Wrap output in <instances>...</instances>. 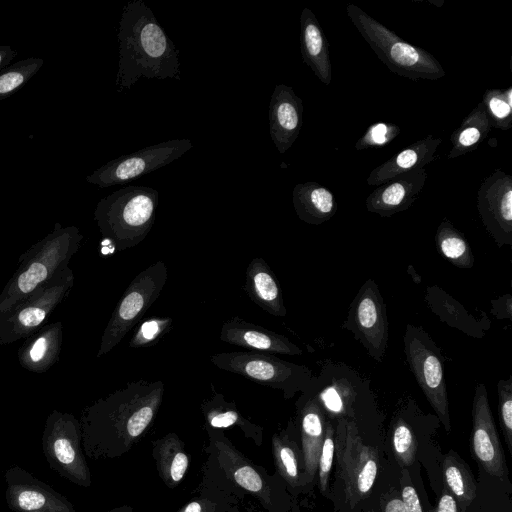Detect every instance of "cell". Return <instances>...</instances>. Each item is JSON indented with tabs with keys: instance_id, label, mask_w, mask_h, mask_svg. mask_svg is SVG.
I'll use <instances>...</instances> for the list:
<instances>
[{
	"instance_id": "1",
	"label": "cell",
	"mask_w": 512,
	"mask_h": 512,
	"mask_svg": "<svg viewBox=\"0 0 512 512\" xmlns=\"http://www.w3.org/2000/svg\"><path fill=\"white\" fill-rule=\"evenodd\" d=\"M117 39V92L131 89L141 78L181 79L180 51L143 0H130L124 5Z\"/></svg>"
},
{
	"instance_id": "2",
	"label": "cell",
	"mask_w": 512,
	"mask_h": 512,
	"mask_svg": "<svg viewBox=\"0 0 512 512\" xmlns=\"http://www.w3.org/2000/svg\"><path fill=\"white\" fill-rule=\"evenodd\" d=\"M82 240L83 234L76 226L55 223L50 233L23 252L15 272L0 293V316L69 267Z\"/></svg>"
},
{
	"instance_id": "3",
	"label": "cell",
	"mask_w": 512,
	"mask_h": 512,
	"mask_svg": "<svg viewBox=\"0 0 512 512\" xmlns=\"http://www.w3.org/2000/svg\"><path fill=\"white\" fill-rule=\"evenodd\" d=\"M159 192L148 186L129 185L99 200L94 220L101 235L117 251L140 244L156 219Z\"/></svg>"
},
{
	"instance_id": "4",
	"label": "cell",
	"mask_w": 512,
	"mask_h": 512,
	"mask_svg": "<svg viewBox=\"0 0 512 512\" xmlns=\"http://www.w3.org/2000/svg\"><path fill=\"white\" fill-rule=\"evenodd\" d=\"M346 12L364 40L388 69L410 80H438L445 75L439 61L376 21L360 7L348 4Z\"/></svg>"
},
{
	"instance_id": "5",
	"label": "cell",
	"mask_w": 512,
	"mask_h": 512,
	"mask_svg": "<svg viewBox=\"0 0 512 512\" xmlns=\"http://www.w3.org/2000/svg\"><path fill=\"white\" fill-rule=\"evenodd\" d=\"M212 364L253 382L280 389L286 397L304 392L314 374L305 365L285 361L269 353L235 351L213 354Z\"/></svg>"
},
{
	"instance_id": "6",
	"label": "cell",
	"mask_w": 512,
	"mask_h": 512,
	"mask_svg": "<svg viewBox=\"0 0 512 512\" xmlns=\"http://www.w3.org/2000/svg\"><path fill=\"white\" fill-rule=\"evenodd\" d=\"M168 276L159 260L145 268L128 285L103 331L97 357L115 348L160 296Z\"/></svg>"
},
{
	"instance_id": "7",
	"label": "cell",
	"mask_w": 512,
	"mask_h": 512,
	"mask_svg": "<svg viewBox=\"0 0 512 512\" xmlns=\"http://www.w3.org/2000/svg\"><path fill=\"white\" fill-rule=\"evenodd\" d=\"M404 353L411 372L438 420L451 431L449 400L443 369V356L429 334L421 327L407 324Z\"/></svg>"
},
{
	"instance_id": "8",
	"label": "cell",
	"mask_w": 512,
	"mask_h": 512,
	"mask_svg": "<svg viewBox=\"0 0 512 512\" xmlns=\"http://www.w3.org/2000/svg\"><path fill=\"white\" fill-rule=\"evenodd\" d=\"M335 451L346 501L354 506L370 492L378 473L376 448L364 444L355 420H336Z\"/></svg>"
},
{
	"instance_id": "9",
	"label": "cell",
	"mask_w": 512,
	"mask_h": 512,
	"mask_svg": "<svg viewBox=\"0 0 512 512\" xmlns=\"http://www.w3.org/2000/svg\"><path fill=\"white\" fill-rule=\"evenodd\" d=\"M75 276L70 267L54 276L9 312L0 316V344L26 339L44 326L56 307L66 299Z\"/></svg>"
},
{
	"instance_id": "10",
	"label": "cell",
	"mask_w": 512,
	"mask_h": 512,
	"mask_svg": "<svg viewBox=\"0 0 512 512\" xmlns=\"http://www.w3.org/2000/svg\"><path fill=\"white\" fill-rule=\"evenodd\" d=\"M370 381L344 363H325L303 392L313 397L325 416L355 420V409L363 396L370 394Z\"/></svg>"
},
{
	"instance_id": "11",
	"label": "cell",
	"mask_w": 512,
	"mask_h": 512,
	"mask_svg": "<svg viewBox=\"0 0 512 512\" xmlns=\"http://www.w3.org/2000/svg\"><path fill=\"white\" fill-rule=\"evenodd\" d=\"M342 327L353 334L368 356L382 363L389 339L387 308L373 279H367L360 287Z\"/></svg>"
},
{
	"instance_id": "12",
	"label": "cell",
	"mask_w": 512,
	"mask_h": 512,
	"mask_svg": "<svg viewBox=\"0 0 512 512\" xmlns=\"http://www.w3.org/2000/svg\"><path fill=\"white\" fill-rule=\"evenodd\" d=\"M192 147L187 138L153 144L110 160L88 175L86 181L100 188L123 184L172 163Z\"/></svg>"
},
{
	"instance_id": "13",
	"label": "cell",
	"mask_w": 512,
	"mask_h": 512,
	"mask_svg": "<svg viewBox=\"0 0 512 512\" xmlns=\"http://www.w3.org/2000/svg\"><path fill=\"white\" fill-rule=\"evenodd\" d=\"M481 221L498 248L512 245V177L496 169L477 192Z\"/></svg>"
},
{
	"instance_id": "14",
	"label": "cell",
	"mask_w": 512,
	"mask_h": 512,
	"mask_svg": "<svg viewBox=\"0 0 512 512\" xmlns=\"http://www.w3.org/2000/svg\"><path fill=\"white\" fill-rule=\"evenodd\" d=\"M471 452L488 474L499 478L504 476L505 457L483 383L476 385L472 401Z\"/></svg>"
},
{
	"instance_id": "15",
	"label": "cell",
	"mask_w": 512,
	"mask_h": 512,
	"mask_svg": "<svg viewBox=\"0 0 512 512\" xmlns=\"http://www.w3.org/2000/svg\"><path fill=\"white\" fill-rule=\"evenodd\" d=\"M427 176L423 167L391 178L370 193L366 199L367 210L381 217L407 210L420 196Z\"/></svg>"
},
{
	"instance_id": "16",
	"label": "cell",
	"mask_w": 512,
	"mask_h": 512,
	"mask_svg": "<svg viewBox=\"0 0 512 512\" xmlns=\"http://www.w3.org/2000/svg\"><path fill=\"white\" fill-rule=\"evenodd\" d=\"M269 133L279 153L296 141L303 125V102L293 88L276 85L268 108Z\"/></svg>"
},
{
	"instance_id": "17",
	"label": "cell",
	"mask_w": 512,
	"mask_h": 512,
	"mask_svg": "<svg viewBox=\"0 0 512 512\" xmlns=\"http://www.w3.org/2000/svg\"><path fill=\"white\" fill-rule=\"evenodd\" d=\"M220 340L255 352L297 356L302 349L284 335L234 316L223 323Z\"/></svg>"
},
{
	"instance_id": "18",
	"label": "cell",
	"mask_w": 512,
	"mask_h": 512,
	"mask_svg": "<svg viewBox=\"0 0 512 512\" xmlns=\"http://www.w3.org/2000/svg\"><path fill=\"white\" fill-rule=\"evenodd\" d=\"M62 343L63 324H46L25 339L17 352L18 361L29 372L44 373L58 361Z\"/></svg>"
},
{
	"instance_id": "19",
	"label": "cell",
	"mask_w": 512,
	"mask_h": 512,
	"mask_svg": "<svg viewBox=\"0 0 512 512\" xmlns=\"http://www.w3.org/2000/svg\"><path fill=\"white\" fill-rule=\"evenodd\" d=\"M243 288L248 297L267 313L277 317L287 315L279 282L263 258L255 257L249 262Z\"/></svg>"
},
{
	"instance_id": "20",
	"label": "cell",
	"mask_w": 512,
	"mask_h": 512,
	"mask_svg": "<svg viewBox=\"0 0 512 512\" xmlns=\"http://www.w3.org/2000/svg\"><path fill=\"white\" fill-rule=\"evenodd\" d=\"M300 52L303 62L325 85L331 83L329 42L315 16L304 8L300 16Z\"/></svg>"
},
{
	"instance_id": "21",
	"label": "cell",
	"mask_w": 512,
	"mask_h": 512,
	"mask_svg": "<svg viewBox=\"0 0 512 512\" xmlns=\"http://www.w3.org/2000/svg\"><path fill=\"white\" fill-rule=\"evenodd\" d=\"M441 143L442 139L432 135L414 142L375 167L368 175L367 183L371 186H379L399 174L423 168L435 159L436 151Z\"/></svg>"
},
{
	"instance_id": "22",
	"label": "cell",
	"mask_w": 512,
	"mask_h": 512,
	"mask_svg": "<svg viewBox=\"0 0 512 512\" xmlns=\"http://www.w3.org/2000/svg\"><path fill=\"white\" fill-rule=\"evenodd\" d=\"M292 203L298 218L312 225L328 221L337 211L332 192L314 181L297 184L292 191Z\"/></svg>"
},
{
	"instance_id": "23",
	"label": "cell",
	"mask_w": 512,
	"mask_h": 512,
	"mask_svg": "<svg viewBox=\"0 0 512 512\" xmlns=\"http://www.w3.org/2000/svg\"><path fill=\"white\" fill-rule=\"evenodd\" d=\"M424 298L430 310L448 326L477 339L485 335L482 324L438 285L427 287Z\"/></svg>"
},
{
	"instance_id": "24",
	"label": "cell",
	"mask_w": 512,
	"mask_h": 512,
	"mask_svg": "<svg viewBox=\"0 0 512 512\" xmlns=\"http://www.w3.org/2000/svg\"><path fill=\"white\" fill-rule=\"evenodd\" d=\"M493 128L482 102L462 120L451 135V149L448 159H454L476 149Z\"/></svg>"
},
{
	"instance_id": "25",
	"label": "cell",
	"mask_w": 512,
	"mask_h": 512,
	"mask_svg": "<svg viewBox=\"0 0 512 512\" xmlns=\"http://www.w3.org/2000/svg\"><path fill=\"white\" fill-rule=\"evenodd\" d=\"M326 423L322 408L313 397L309 396L302 411L301 429L305 467L312 477L317 471Z\"/></svg>"
},
{
	"instance_id": "26",
	"label": "cell",
	"mask_w": 512,
	"mask_h": 512,
	"mask_svg": "<svg viewBox=\"0 0 512 512\" xmlns=\"http://www.w3.org/2000/svg\"><path fill=\"white\" fill-rule=\"evenodd\" d=\"M435 245L438 253L455 267H473L474 255L467 239L447 218H444L437 227Z\"/></svg>"
},
{
	"instance_id": "27",
	"label": "cell",
	"mask_w": 512,
	"mask_h": 512,
	"mask_svg": "<svg viewBox=\"0 0 512 512\" xmlns=\"http://www.w3.org/2000/svg\"><path fill=\"white\" fill-rule=\"evenodd\" d=\"M442 469L446 489L462 508L467 507L476 496V484L469 469L453 452L444 457Z\"/></svg>"
},
{
	"instance_id": "28",
	"label": "cell",
	"mask_w": 512,
	"mask_h": 512,
	"mask_svg": "<svg viewBox=\"0 0 512 512\" xmlns=\"http://www.w3.org/2000/svg\"><path fill=\"white\" fill-rule=\"evenodd\" d=\"M43 66V59L28 57L0 71V101L19 91Z\"/></svg>"
},
{
	"instance_id": "29",
	"label": "cell",
	"mask_w": 512,
	"mask_h": 512,
	"mask_svg": "<svg viewBox=\"0 0 512 512\" xmlns=\"http://www.w3.org/2000/svg\"><path fill=\"white\" fill-rule=\"evenodd\" d=\"M483 105L493 128L508 130L512 125V87L506 90L493 88L485 91Z\"/></svg>"
},
{
	"instance_id": "30",
	"label": "cell",
	"mask_w": 512,
	"mask_h": 512,
	"mask_svg": "<svg viewBox=\"0 0 512 512\" xmlns=\"http://www.w3.org/2000/svg\"><path fill=\"white\" fill-rule=\"evenodd\" d=\"M391 444L401 466H410L417 452V439L409 423L398 415L392 425Z\"/></svg>"
},
{
	"instance_id": "31",
	"label": "cell",
	"mask_w": 512,
	"mask_h": 512,
	"mask_svg": "<svg viewBox=\"0 0 512 512\" xmlns=\"http://www.w3.org/2000/svg\"><path fill=\"white\" fill-rule=\"evenodd\" d=\"M173 327L171 317H152L139 324L131 337L130 348H145L155 345Z\"/></svg>"
},
{
	"instance_id": "32",
	"label": "cell",
	"mask_w": 512,
	"mask_h": 512,
	"mask_svg": "<svg viewBox=\"0 0 512 512\" xmlns=\"http://www.w3.org/2000/svg\"><path fill=\"white\" fill-rule=\"evenodd\" d=\"M500 425L508 450L512 452V375L497 383Z\"/></svg>"
},
{
	"instance_id": "33",
	"label": "cell",
	"mask_w": 512,
	"mask_h": 512,
	"mask_svg": "<svg viewBox=\"0 0 512 512\" xmlns=\"http://www.w3.org/2000/svg\"><path fill=\"white\" fill-rule=\"evenodd\" d=\"M335 454V427L327 421L323 443L318 458L317 469L319 471V485L322 491L328 488L329 475L333 465Z\"/></svg>"
},
{
	"instance_id": "34",
	"label": "cell",
	"mask_w": 512,
	"mask_h": 512,
	"mask_svg": "<svg viewBox=\"0 0 512 512\" xmlns=\"http://www.w3.org/2000/svg\"><path fill=\"white\" fill-rule=\"evenodd\" d=\"M400 127L391 123H375L368 127L364 135L356 142L357 150L383 146L392 141L399 133Z\"/></svg>"
},
{
	"instance_id": "35",
	"label": "cell",
	"mask_w": 512,
	"mask_h": 512,
	"mask_svg": "<svg viewBox=\"0 0 512 512\" xmlns=\"http://www.w3.org/2000/svg\"><path fill=\"white\" fill-rule=\"evenodd\" d=\"M236 482L243 488L257 492L262 487V480L258 473L250 466H243L235 472Z\"/></svg>"
},
{
	"instance_id": "36",
	"label": "cell",
	"mask_w": 512,
	"mask_h": 512,
	"mask_svg": "<svg viewBox=\"0 0 512 512\" xmlns=\"http://www.w3.org/2000/svg\"><path fill=\"white\" fill-rule=\"evenodd\" d=\"M210 416V425L216 428H225L229 427L239 420L238 412L233 409L226 407L225 409L220 407L219 411L212 410L209 413Z\"/></svg>"
},
{
	"instance_id": "37",
	"label": "cell",
	"mask_w": 512,
	"mask_h": 512,
	"mask_svg": "<svg viewBox=\"0 0 512 512\" xmlns=\"http://www.w3.org/2000/svg\"><path fill=\"white\" fill-rule=\"evenodd\" d=\"M491 313L499 320H512V296L507 293L497 299L491 300Z\"/></svg>"
},
{
	"instance_id": "38",
	"label": "cell",
	"mask_w": 512,
	"mask_h": 512,
	"mask_svg": "<svg viewBox=\"0 0 512 512\" xmlns=\"http://www.w3.org/2000/svg\"><path fill=\"white\" fill-rule=\"evenodd\" d=\"M19 506L28 511L41 508L45 504V497L36 491H23L18 497Z\"/></svg>"
},
{
	"instance_id": "39",
	"label": "cell",
	"mask_w": 512,
	"mask_h": 512,
	"mask_svg": "<svg viewBox=\"0 0 512 512\" xmlns=\"http://www.w3.org/2000/svg\"><path fill=\"white\" fill-rule=\"evenodd\" d=\"M54 452L57 459L63 464H70L75 458V451L70 441L65 438L55 440Z\"/></svg>"
},
{
	"instance_id": "40",
	"label": "cell",
	"mask_w": 512,
	"mask_h": 512,
	"mask_svg": "<svg viewBox=\"0 0 512 512\" xmlns=\"http://www.w3.org/2000/svg\"><path fill=\"white\" fill-rule=\"evenodd\" d=\"M280 460L287 475L295 479L298 475L297 461L293 450L290 447L284 446L280 450Z\"/></svg>"
},
{
	"instance_id": "41",
	"label": "cell",
	"mask_w": 512,
	"mask_h": 512,
	"mask_svg": "<svg viewBox=\"0 0 512 512\" xmlns=\"http://www.w3.org/2000/svg\"><path fill=\"white\" fill-rule=\"evenodd\" d=\"M401 497L408 512H423L418 494L413 486H404Z\"/></svg>"
},
{
	"instance_id": "42",
	"label": "cell",
	"mask_w": 512,
	"mask_h": 512,
	"mask_svg": "<svg viewBox=\"0 0 512 512\" xmlns=\"http://www.w3.org/2000/svg\"><path fill=\"white\" fill-rule=\"evenodd\" d=\"M432 512H459L458 503L454 496L446 489L442 492L437 506Z\"/></svg>"
},
{
	"instance_id": "43",
	"label": "cell",
	"mask_w": 512,
	"mask_h": 512,
	"mask_svg": "<svg viewBox=\"0 0 512 512\" xmlns=\"http://www.w3.org/2000/svg\"><path fill=\"white\" fill-rule=\"evenodd\" d=\"M188 466V459L184 453H177L172 461L171 465V477L174 481L182 479Z\"/></svg>"
},
{
	"instance_id": "44",
	"label": "cell",
	"mask_w": 512,
	"mask_h": 512,
	"mask_svg": "<svg viewBox=\"0 0 512 512\" xmlns=\"http://www.w3.org/2000/svg\"><path fill=\"white\" fill-rule=\"evenodd\" d=\"M17 56V51L8 45H0V71L8 67Z\"/></svg>"
},
{
	"instance_id": "45",
	"label": "cell",
	"mask_w": 512,
	"mask_h": 512,
	"mask_svg": "<svg viewBox=\"0 0 512 512\" xmlns=\"http://www.w3.org/2000/svg\"><path fill=\"white\" fill-rule=\"evenodd\" d=\"M384 512H408L401 499L394 498L389 500L384 508Z\"/></svg>"
},
{
	"instance_id": "46",
	"label": "cell",
	"mask_w": 512,
	"mask_h": 512,
	"mask_svg": "<svg viewBox=\"0 0 512 512\" xmlns=\"http://www.w3.org/2000/svg\"><path fill=\"white\" fill-rule=\"evenodd\" d=\"M184 512H201V506L197 502H192L188 504Z\"/></svg>"
}]
</instances>
